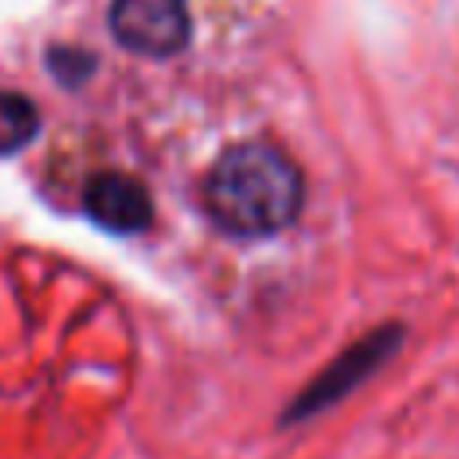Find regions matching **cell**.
<instances>
[{
    "mask_svg": "<svg viewBox=\"0 0 459 459\" xmlns=\"http://www.w3.org/2000/svg\"><path fill=\"white\" fill-rule=\"evenodd\" d=\"M212 222L233 237H273L305 204L301 169L273 143L244 140L226 147L201 183Z\"/></svg>",
    "mask_w": 459,
    "mask_h": 459,
    "instance_id": "1",
    "label": "cell"
},
{
    "mask_svg": "<svg viewBox=\"0 0 459 459\" xmlns=\"http://www.w3.org/2000/svg\"><path fill=\"white\" fill-rule=\"evenodd\" d=\"M402 341H405V326L387 323V326L369 330V333L359 337L355 344H348V348H344L316 380H308V387L283 409L280 423H283V427H287V423H301V420H312L316 412L337 405V402H341L344 394H351L362 380H369V377L398 351Z\"/></svg>",
    "mask_w": 459,
    "mask_h": 459,
    "instance_id": "2",
    "label": "cell"
},
{
    "mask_svg": "<svg viewBox=\"0 0 459 459\" xmlns=\"http://www.w3.org/2000/svg\"><path fill=\"white\" fill-rule=\"evenodd\" d=\"M47 65H50V72H54L65 86H79V82L90 79L97 57L86 54V50H75V47H54V50L47 54Z\"/></svg>",
    "mask_w": 459,
    "mask_h": 459,
    "instance_id": "6",
    "label": "cell"
},
{
    "mask_svg": "<svg viewBox=\"0 0 459 459\" xmlns=\"http://www.w3.org/2000/svg\"><path fill=\"white\" fill-rule=\"evenodd\" d=\"M82 204H86V215L111 233H143L154 219L147 186L140 179H133L126 172H111V169L90 176Z\"/></svg>",
    "mask_w": 459,
    "mask_h": 459,
    "instance_id": "4",
    "label": "cell"
},
{
    "mask_svg": "<svg viewBox=\"0 0 459 459\" xmlns=\"http://www.w3.org/2000/svg\"><path fill=\"white\" fill-rule=\"evenodd\" d=\"M111 36L140 57H172L190 43L186 0H111Z\"/></svg>",
    "mask_w": 459,
    "mask_h": 459,
    "instance_id": "3",
    "label": "cell"
},
{
    "mask_svg": "<svg viewBox=\"0 0 459 459\" xmlns=\"http://www.w3.org/2000/svg\"><path fill=\"white\" fill-rule=\"evenodd\" d=\"M39 133V111L22 93H0V154L29 147Z\"/></svg>",
    "mask_w": 459,
    "mask_h": 459,
    "instance_id": "5",
    "label": "cell"
}]
</instances>
